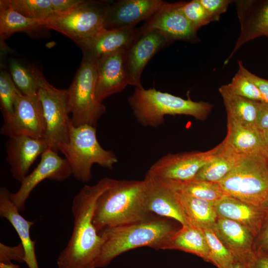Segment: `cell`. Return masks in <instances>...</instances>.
Masks as SVG:
<instances>
[{"mask_svg": "<svg viewBox=\"0 0 268 268\" xmlns=\"http://www.w3.org/2000/svg\"><path fill=\"white\" fill-rule=\"evenodd\" d=\"M114 180L105 177L94 185H85L73 198V230L57 258L58 268H96L103 239L93 223L94 211L97 199Z\"/></svg>", "mask_w": 268, "mask_h": 268, "instance_id": "cell-1", "label": "cell"}, {"mask_svg": "<svg viewBox=\"0 0 268 268\" xmlns=\"http://www.w3.org/2000/svg\"><path fill=\"white\" fill-rule=\"evenodd\" d=\"M176 231L165 218H151L107 228L99 234L103 239L96 268L107 266L116 257L141 247L164 250Z\"/></svg>", "mask_w": 268, "mask_h": 268, "instance_id": "cell-2", "label": "cell"}, {"mask_svg": "<svg viewBox=\"0 0 268 268\" xmlns=\"http://www.w3.org/2000/svg\"><path fill=\"white\" fill-rule=\"evenodd\" d=\"M145 181L117 180L97 199L93 216L98 232L110 227L143 220L150 217L144 209Z\"/></svg>", "mask_w": 268, "mask_h": 268, "instance_id": "cell-3", "label": "cell"}, {"mask_svg": "<svg viewBox=\"0 0 268 268\" xmlns=\"http://www.w3.org/2000/svg\"><path fill=\"white\" fill-rule=\"evenodd\" d=\"M128 103L137 122L152 128L161 126L166 115H184L204 120L213 107L207 102L193 101L189 96L185 99L154 88H135Z\"/></svg>", "mask_w": 268, "mask_h": 268, "instance_id": "cell-4", "label": "cell"}, {"mask_svg": "<svg viewBox=\"0 0 268 268\" xmlns=\"http://www.w3.org/2000/svg\"><path fill=\"white\" fill-rule=\"evenodd\" d=\"M58 151L65 155L72 175L82 183L91 180L93 164L111 170L118 162L112 151L105 150L99 144L96 137V128L88 125L74 127L71 119L68 142L60 145Z\"/></svg>", "mask_w": 268, "mask_h": 268, "instance_id": "cell-5", "label": "cell"}, {"mask_svg": "<svg viewBox=\"0 0 268 268\" xmlns=\"http://www.w3.org/2000/svg\"><path fill=\"white\" fill-rule=\"evenodd\" d=\"M218 183L225 195L263 207L268 197V155H241L235 168Z\"/></svg>", "mask_w": 268, "mask_h": 268, "instance_id": "cell-6", "label": "cell"}, {"mask_svg": "<svg viewBox=\"0 0 268 268\" xmlns=\"http://www.w3.org/2000/svg\"><path fill=\"white\" fill-rule=\"evenodd\" d=\"M96 60L83 56L74 78L67 91V102L73 126L88 125L96 128L106 112V107L96 97Z\"/></svg>", "mask_w": 268, "mask_h": 268, "instance_id": "cell-7", "label": "cell"}, {"mask_svg": "<svg viewBox=\"0 0 268 268\" xmlns=\"http://www.w3.org/2000/svg\"><path fill=\"white\" fill-rule=\"evenodd\" d=\"M112 2L84 0L67 12H54L43 23L46 28L59 32L74 42L104 28L108 10Z\"/></svg>", "mask_w": 268, "mask_h": 268, "instance_id": "cell-8", "label": "cell"}, {"mask_svg": "<svg viewBox=\"0 0 268 268\" xmlns=\"http://www.w3.org/2000/svg\"><path fill=\"white\" fill-rule=\"evenodd\" d=\"M38 97L43 109L46 124L44 140L49 148L58 152L60 145L69 139L70 118L67 89H60L51 85L41 72L38 78Z\"/></svg>", "mask_w": 268, "mask_h": 268, "instance_id": "cell-9", "label": "cell"}, {"mask_svg": "<svg viewBox=\"0 0 268 268\" xmlns=\"http://www.w3.org/2000/svg\"><path fill=\"white\" fill-rule=\"evenodd\" d=\"M173 42L160 31L137 28L124 50L123 66L129 85L142 88L141 76L149 61Z\"/></svg>", "mask_w": 268, "mask_h": 268, "instance_id": "cell-10", "label": "cell"}, {"mask_svg": "<svg viewBox=\"0 0 268 268\" xmlns=\"http://www.w3.org/2000/svg\"><path fill=\"white\" fill-rule=\"evenodd\" d=\"M222 145V142L206 151L168 153L154 163L146 174L166 181L192 180L220 150Z\"/></svg>", "mask_w": 268, "mask_h": 268, "instance_id": "cell-11", "label": "cell"}, {"mask_svg": "<svg viewBox=\"0 0 268 268\" xmlns=\"http://www.w3.org/2000/svg\"><path fill=\"white\" fill-rule=\"evenodd\" d=\"M46 124L42 106L38 97H30L20 91L15 98L11 120L3 123L0 134L9 137L26 135L44 139Z\"/></svg>", "mask_w": 268, "mask_h": 268, "instance_id": "cell-12", "label": "cell"}, {"mask_svg": "<svg viewBox=\"0 0 268 268\" xmlns=\"http://www.w3.org/2000/svg\"><path fill=\"white\" fill-rule=\"evenodd\" d=\"M71 175V169L67 160L49 148L41 155L40 161L35 169L21 181L19 190L11 193L12 201L19 211H24L30 194L40 182L45 179L62 182Z\"/></svg>", "mask_w": 268, "mask_h": 268, "instance_id": "cell-13", "label": "cell"}, {"mask_svg": "<svg viewBox=\"0 0 268 268\" xmlns=\"http://www.w3.org/2000/svg\"><path fill=\"white\" fill-rule=\"evenodd\" d=\"M183 3V1H164L158 10L140 27L157 29L173 42L180 40L191 43L199 42L198 31L182 11Z\"/></svg>", "mask_w": 268, "mask_h": 268, "instance_id": "cell-14", "label": "cell"}, {"mask_svg": "<svg viewBox=\"0 0 268 268\" xmlns=\"http://www.w3.org/2000/svg\"><path fill=\"white\" fill-rule=\"evenodd\" d=\"M143 205L146 212L162 217L172 218L182 226L190 225L175 195L173 190L164 181L145 175Z\"/></svg>", "mask_w": 268, "mask_h": 268, "instance_id": "cell-15", "label": "cell"}, {"mask_svg": "<svg viewBox=\"0 0 268 268\" xmlns=\"http://www.w3.org/2000/svg\"><path fill=\"white\" fill-rule=\"evenodd\" d=\"M240 32L234 47L224 62L227 64L244 44L261 36H268V1L260 5L252 0H234Z\"/></svg>", "mask_w": 268, "mask_h": 268, "instance_id": "cell-16", "label": "cell"}, {"mask_svg": "<svg viewBox=\"0 0 268 268\" xmlns=\"http://www.w3.org/2000/svg\"><path fill=\"white\" fill-rule=\"evenodd\" d=\"M5 148L11 175L21 183L36 158L49 148L44 139L22 135L9 137Z\"/></svg>", "mask_w": 268, "mask_h": 268, "instance_id": "cell-17", "label": "cell"}, {"mask_svg": "<svg viewBox=\"0 0 268 268\" xmlns=\"http://www.w3.org/2000/svg\"><path fill=\"white\" fill-rule=\"evenodd\" d=\"M162 0H119L110 5L104 28L108 30L134 27L146 20L161 7Z\"/></svg>", "mask_w": 268, "mask_h": 268, "instance_id": "cell-18", "label": "cell"}, {"mask_svg": "<svg viewBox=\"0 0 268 268\" xmlns=\"http://www.w3.org/2000/svg\"><path fill=\"white\" fill-rule=\"evenodd\" d=\"M124 49L96 60L95 94L100 102L108 96L122 91L128 83L123 66Z\"/></svg>", "mask_w": 268, "mask_h": 268, "instance_id": "cell-19", "label": "cell"}, {"mask_svg": "<svg viewBox=\"0 0 268 268\" xmlns=\"http://www.w3.org/2000/svg\"><path fill=\"white\" fill-rule=\"evenodd\" d=\"M135 27L108 30L103 28L95 34L74 42L83 56L97 60L100 57L125 49L136 32Z\"/></svg>", "mask_w": 268, "mask_h": 268, "instance_id": "cell-20", "label": "cell"}, {"mask_svg": "<svg viewBox=\"0 0 268 268\" xmlns=\"http://www.w3.org/2000/svg\"><path fill=\"white\" fill-rule=\"evenodd\" d=\"M218 217L237 222L254 235L260 232L268 216V209L253 205L225 195L215 203Z\"/></svg>", "mask_w": 268, "mask_h": 268, "instance_id": "cell-21", "label": "cell"}, {"mask_svg": "<svg viewBox=\"0 0 268 268\" xmlns=\"http://www.w3.org/2000/svg\"><path fill=\"white\" fill-rule=\"evenodd\" d=\"M212 229L236 260L250 263L254 255L251 251L254 234L249 229L234 220L218 216Z\"/></svg>", "mask_w": 268, "mask_h": 268, "instance_id": "cell-22", "label": "cell"}, {"mask_svg": "<svg viewBox=\"0 0 268 268\" xmlns=\"http://www.w3.org/2000/svg\"><path fill=\"white\" fill-rule=\"evenodd\" d=\"M11 193L6 188L0 189V216L6 219L17 232L25 252L24 262L29 268H39L35 254V241L31 239L30 228L33 221L25 219L11 199Z\"/></svg>", "mask_w": 268, "mask_h": 268, "instance_id": "cell-23", "label": "cell"}, {"mask_svg": "<svg viewBox=\"0 0 268 268\" xmlns=\"http://www.w3.org/2000/svg\"><path fill=\"white\" fill-rule=\"evenodd\" d=\"M227 134L225 142L240 155H268L262 133L257 127L242 125L227 116Z\"/></svg>", "mask_w": 268, "mask_h": 268, "instance_id": "cell-24", "label": "cell"}, {"mask_svg": "<svg viewBox=\"0 0 268 268\" xmlns=\"http://www.w3.org/2000/svg\"><path fill=\"white\" fill-rule=\"evenodd\" d=\"M168 185L173 190L190 225L202 230L213 228L218 218L215 203L193 197Z\"/></svg>", "mask_w": 268, "mask_h": 268, "instance_id": "cell-25", "label": "cell"}, {"mask_svg": "<svg viewBox=\"0 0 268 268\" xmlns=\"http://www.w3.org/2000/svg\"><path fill=\"white\" fill-rule=\"evenodd\" d=\"M227 116L242 125L249 127H257V120L260 102L249 100L232 93L227 85L219 88Z\"/></svg>", "mask_w": 268, "mask_h": 268, "instance_id": "cell-26", "label": "cell"}, {"mask_svg": "<svg viewBox=\"0 0 268 268\" xmlns=\"http://www.w3.org/2000/svg\"><path fill=\"white\" fill-rule=\"evenodd\" d=\"M165 249H178L195 254L209 262V249L203 230L191 225L176 231Z\"/></svg>", "mask_w": 268, "mask_h": 268, "instance_id": "cell-27", "label": "cell"}, {"mask_svg": "<svg viewBox=\"0 0 268 268\" xmlns=\"http://www.w3.org/2000/svg\"><path fill=\"white\" fill-rule=\"evenodd\" d=\"M220 150L198 172L195 179L218 183L237 164L241 155L234 151L224 140Z\"/></svg>", "mask_w": 268, "mask_h": 268, "instance_id": "cell-28", "label": "cell"}, {"mask_svg": "<svg viewBox=\"0 0 268 268\" xmlns=\"http://www.w3.org/2000/svg\"><path fill=\"white\" fill-rule=\"evenodd\" d=\"M43 22L27 17L13 9L4 0H0L1 43L16 32H32L46 28Z\"/></svg>", "mask_w": 268, "mask_h": 268, "instance_id": "cell-29", "label": "cell"}, {"mask_svg": "<svg viewBox=\"0 0 268 268\" xmlns=\"http://www.w3.org/2000/svg\"><path fill=\"white\" fill-rule=\"evenodd\" d=\"M164 181L175 189L213 203L216 202L225 196L218 183L195 178L185 181Z\"/></svg>", "mask_w": 268, "mask_h": 268, "instance_id": "cell-30", "label": "cell"}, {"mask_svg": "<svg viewBox=\"0 0 268 268\" xmlns=\"http://www.w3.org/2000/svg\"><path fill=\"white\" fill-rule=\"evenodd\" d=\"M9 67L11 78L20 92L28 96L37 97L41 72L34 67L13 58L9 61Z\"/></svg>", "mask_w": 268, "mask_h": 268, "instance_id": "cell-31", "label": "cell"}, {"mask_svg": "<svg viewBox=\"0 0 268 268\" xmlns=\"http://www.w3.org/2000/svg\"><path fill=\"white\" fill-rule=\"evenodd\" d=\"M209 249V262L217 268H232L236 258L232 252L223 244L212 228L202 229Z\"/></svg>", "mask_w": 268, "mask_h": 268, "instance_id": "cell-32", "label": "cell"}, {"mask_svg": "<svg viewBox=\"0 0 268 268\" xmlns=\"http://www.w3.org/2000/svg\"><path fill=\"white\" fill-rule=\"evenodd\" d=\"M23 15L44 21L53 13L51 0H4Z\"/></svg>", "mask_w": 268, "mask_h": 268, "instance_id": "cell-33", "label": "cell"}, {"mask_svg": "<svg viewBox=\"0 0 268 268\" xmlns=\"http://www.w3.org/2000/svg\"><path fill=\"white\" fill-rule=\"evenodd\" d=\"M20 91L11 75L7 71L1 70L0 73V103L3 123L11 120L15 98Z\"/></svg>", "mask_w": 268, "mask_h": 268, "instance_id": "cell-34", "label": "cell"}, {"mask_svg": "<svg viewBox=\"0 0 268 268\" xmlns=\"http://www.w3.org/2000/svg\"><path fill=\"white\" fill-rule=\"evenodd\" d=\"M226 85L237 95L255 101L265 102L256 86L239 70L231 81Z\"/></svg>", "mask_w": 268, "mask_h": 268, "instance_id": "cell-35", "label": "cell"}, {"mask_svg": "<svg viewBox=\"0 0 268 268\" xmlns=\"http://www.w3.org/2000/svg\"><path fill=\"white\" fill-rule=\"evenodd\" d=\"M181 9L185 17L197 31L201 27L212 22L199 0L183 1Z\"/></svg>", "mask_w": 268, "mask_h": 268, "instance_id": "cell-36", "label": "cell"}, {"mask_svg": "<svg viewBox=\"0 0 268 268\" xmlns=\"http://www.w3.org/2000/svg\"><path fill=\"white\" fill-rule=\"evenodd\" d=\"M24 259V249L21 243L14 246H8L0 243V263L7 264L13 261L23 263Z\"/></svg>", "mask_w": 268, "mask_h": 268, "instance_id": "cell-37", "label": "cell"}, {"mask_svg": "<svg viewBox=\"0 0 268 268\" xmlns=\"http://www.w3.org/2000/svg\"><path fill=\"white\" fill-rule=\"evenodd\" d=\"M205 8L212 21H218L220 15L225 12L233 0H199Z\"/></svg>", "mask_w": 268, "mask_h": 268, "instance_id": "cell-38", "label": "cell"}, {"mask_svg": "<svg viewBox=\"0 0 268 268\" xmlns=\"http://www.w3.org/2000/svg\"><path fill=\"white\" fill-rule=\"evenodd\" d=\"M238 70L244 74L258 88L265 102L268 103V80L262 78L248 70L241 61H238Z\"/></svg>", "mask_w": 268, "mask_h": 268, "instance_id": "cell-39", "label": "cell"}, {"mask_svg": "<svg viewBox=\"0 0 268 268\" xmlns=\"http://www.w3.org/2000/svg\"><path fill=\"white\" fill-rule=\"evenodd\" d=\"M84 0H51L54 12L64 13L73 9Z\"/></svg>", "mask_w": 268, "mask_h": 268, "instance_id": "cell-40", "label": "cell"}, {"mask_svg": "<svg viewBox=\"0 0 268 268\" xmlns=\"http://www.w3.org/2000/svg\"><path fill=\"white\" fill-rule=\"evenodd\" d=\"M257 127L261 131L268 130V103L259 102Z\"/></svg>", "mask_w": 268, "mask_h": 268, "instance_id": "cell-41", "label": "cell"}, {"mask_svg": "<svg viewBox=\"0 0 268 268\" xmlns=\"http://www.w3.org/2000/svg\"><path fill=\"white\" fill-rule=\"evenodd\" d=\"M263 225L262 233L260 237V252L259 253L268 255V216Z\"/></svg>", "mask_w": 268, "mask_h": 268, "instance_id": "cell-42", "label": "cell"}, {"mask_svg": "<svg viewBox=\"0 0 268 268\" xmlns=\"http://www.w3.org/2000/svg\"><path fill=\"white\" fill-rule=\"evenodd\" d=\"M250 268H268V255L254 254L250 264Z\"/></svg>", "mask_w": 268, "mask_h": 268, "instance_id": "cell-43", "label": "cell"}, {"mask_svg": "<svg viewBox=\"0 0 268 268\" xmlns=\"http://www.w3.org/2000/svg\"><path fill=\"white\" fill-rule=\"evenodd\" d=\"M232 268H250V266L249 264L236 260Z\"/></svg>", "mask_w": 268, "mask_h": 268, "instance_id": "cell-44", "label": "cell"}, {"mask_svg": "<svg viewBox=\"0 0 268 268\" xmlns=\"http://www.w3.org/2000/svg\"><path fill=\"white\" fill-rule=\"evenodd\" d=\"M0 268H20V266L12 263V262L7 264L0 263Z\"/></svg>", "mask_w": 268, "mask_h": 268, "instance_id": "cell-45", "label": "cell"}, {"mask_svg": "<svg viewBox=\"0 0 268 268\" xmlns=\"http://www.w3.org/2000/svg\"><path fill=\"white\" fill-rule=\"evenodd\" d=\"M262 133L266 147L268 151V130L262 131Z\"/></svg>", "mask_w": 268, "mask_h": 268, "instance_id": "cell-46", "label": "cell"}, {"mask_svg": "<svg viewBox=\"0 0 268 268\" xmlns=\"http://www.w3.org/2000/svg\"><path fill=\"white\" fill-rule=\"evenodd\" d=\"M263 207L268 209V197L264 203Z\"/></svg>", "mask_w": 268, "mask_h": 268, "instance_id": "cell-47", "label": "cell"}]
</instances>
